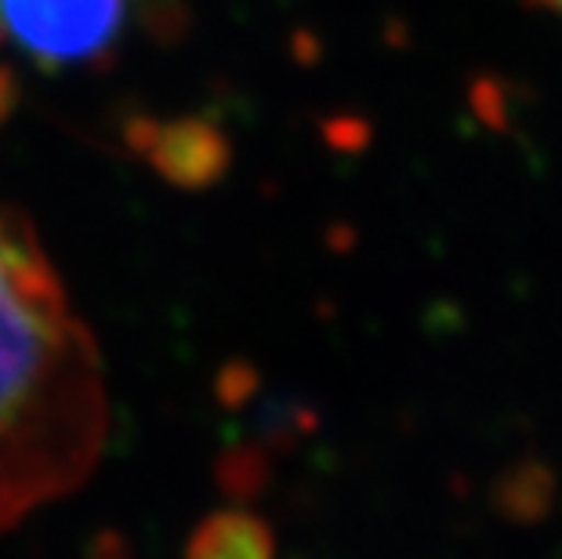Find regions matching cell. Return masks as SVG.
<instances>
[{
    "mask_svg": "<svg viewBox=\"0 0 562 559\" xmlns=\"http://www.w3.org/2000/svg\"><path fill=\"white\" fill-rule=\"evenodd\" d=\"M110 403L80 324L37 233L0 208V530L88 480Z\"/></svg>",
    "mask_w": 562,
    "mask_h": 559,
    "instance_id": "6da1fadb",
    "label": "cell"
},
{
    "mask_svg": "<svg viewBox=\"0 0 562 559\" xmlns=\"http://www.w3.org/2000/svg\"><path fill=\"white\" fill-rule=\"evenodd\" d=\"M149 8L153 0H0V47L37 69L102 66Z\"/></svg>",
    "mask_w": 562,
    "mask_h": 559,
    "instance_id": "7a4b0ae2",
    "label": "cell"
},
{
    "mask_svg": "<svg viewBox=\"0 0 562 559\" xmlns=\"http://www.w3.org/2000/svg\"><path fill=\"white\" fill-rule=\"evenodd\" d=\"M193 556H269L272 534L261 519L247 513H218L207 523H200L193 541H189Z\"/></svg>",
    "mask_w": 562,
    "mask_h": 559,
    "instance_id": "3957f363",
    "label": "cell"
},
{
    "mask_svg": "<svg viewBox=\"0 0 562 559\" xmlns=\"http://www.w3.org/2000/svg\"><path fill=\"white\" fill-rule=\"evenodd\" d=\"M11 105H15V80H11L8 69H0V124L8 121Z\"/></svg>",
    "mask_w": 562,
    "mask_h": 559,
    "instance_id": "277c9868",
    "label": "cell"
},
{
    "mask_svg": "<svg viewBox=\"0 0 562 559\" xmlns=\"http://www.w3.org/2000/svg\"><path fill=\"white\" fill-rule=\"evenodd\" d=\"M541 4H544V8H552V11H559V15H562V0H541Z\"/></svg>",
    "mask_w": 562,
    "mask_h": 559,
    "instance_id": "5b68a950",
    "label": "cell"
}]
</instances>
